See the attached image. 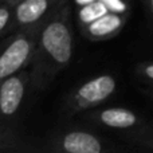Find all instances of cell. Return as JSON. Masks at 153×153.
Masks as SVG:
<instances>
[{"label":"cell","mask_w":153,"mask_h":153,"mask_svg":"<svg viewBox=\"0 0 153 153\" xmlns=\"http://www.w3.org/2000/svg\"><path fill=\"white\" fill-rule=\"evenodd\" d=\"M71 23L70 7L66 1L54 10V15L48 16L36 35V43L31 61L30 83L38 90L46 89L59 71L69 66L73 56Z\"/></svg>","instance_id":"obj_1"},{"label":"cell","mask_w":153,"mask_h":153,"mask_svg":"<svg viewBox=\"0 0 153 153\" xmlns=\"http://www.w3.org/2000/svg\"><path fill=\"white\" fill-rule=\"evenodd\" d=\"M38 31V27L24 28V31L15 35L0 51V81L19 73L31 63Z\"/></svg>","instance_id":"obj_2"},{"label":"cell","mask_w":153,"mask_h":153,"mask_svg":"<svg viewBox=\"0 0 153 153\" xmlns=\"http://www.w3.org/2000/svg\"><path fill=\"white\" fill-rule=\"evenodd\" d=\"M116 78L110 74L98 75L85 82L75 90V93L67 101L70 111L76 113V111L86 110V109H90L103 102L116 91Z\"/></svg>","instance_id":"obj_3"},{"label":"cell","mask_w":153,"mask_h":153,"mask_svg":"<svg viewBox=\"0 0 153 153\" xmlns=\"http://www.w3.org/2000/svg\"><path fill=\"white\" fill-rule=\"evenodd\" d=\"M59 3L55 4V0H19L13 8L15 24L22 28L38 27L53 13V8L58 7Z\"/></svg>","instance_id":"obj_4"},{"label":"cell","mask_w":153,"mask_h":153,"mask_svg":"<svg viewBox=\"0 0 153 153\" xmlns=\"http://www.w3.org/2000/svg\"><path fill=\"white\" fill-rule=\"evenodd\" d=\"M27 78L26 73H16L0 81V114L4 117L13 116L19 110L24 97Z\"/></svg>","instance_id":"obj_5"},{"label":"cell","mask_w":153,"mask_h":153,"mask_svg":"<svg viewBox=\"0 0 153 153\" xmlns=\"http://www.w3.org/2000/svg\"><path fill=\"white\" fill-rule=\"evenodd\" d=\"M126 23V16L124 13L110 12L100 16L91 23L85 24V34L93 40H103L113 38L124 28Z\"/></svg>","instance_id":"obj_6"},{"label":"cell","mask_w":153,"mask_h":153,"mask_svg":"<svg viewBox=\"0 0 153 153\" xmlns=\"http://www.w3.org/2000/svg\"><path fill=\"white\" fill-rule=\"evenodd\" d=\"M61 149L67 153H101L102 141L97 136L85 130H71L61 140Z\"/></svg>","instance_id":"obj_7"},{"label":"cell","mask_w":153,"mask_h":153,"mask_svg":"<svg viewBox=\"0 0 153 153\" xmlns=\"http://www.w3.org/2000/svg\"><path fill=\"white\" fill-rule=\"evenodd\" d=\"M97 122L114 129H128L138 122V117L129 109L109 108L95 114Z\"/></svg>","instance_id":"obj_8"},{"label":"cell","mask_w":153,"mask_h":153,"mask_svg":"<svg viewBox=\"0 0 153 153\" xmlns=\"http://www.w3.org/2000/svg\"><path fill=\"white\" fill-rule=\"evenodd\" d=\"M109 10L101 0H94V1L89 3V4L81 5L79 10V20H81L82 26L91 23L93 20L98 19L100 16L108 13Z\"/></svg>","instance_id":"obj_9"},{"label":"cell","mask_w":153,"mask_h":153,"mask_svg":"<svg viewBox=\"0 0 153 153\" xmlns=\"http://www.w3.org/2000/svg\"><path fill=\"white\" fill-rule=\"evenodd\" d=\"M13 8L15 5H13L12 0H7L0 4V34L10 27L13 16Z\"/></svg>","instance_id":"obj_10"},{"label":"cell","mask_w":153,"mask_h":153,"mask_svg":"<svg viewBox=\"0 0 153 153\" xmlns=\"http://www.w3.org/2000/svg\"><path fill=\"white\" fill-rule=\"evenodd\" d=\"M101 1L108 7V10L110 12H117V13L128 12V4L124 0H101Z\"/></svg>","instance_id":"obj_11"},{"label":"cell","mask_w":153,"mask_h":153,"mask_svg":"<svg viewBox=\"0 0 153 153\" xmlns=\"http://www.w3.org/2000/svg\"><path fill=\"white\" fill-rule=\"evenodd\" d=\"M137 70L145 79L153 81V63H143L138 66Z\"/></svg>","instance_id":"obj_12"},{"label":"cell","mask_w":153,"mask_h":153,"mask_svg":"<svg viewBox=\"0 0 153 153\" xmlns=\"http://www.w3.org/2000/svg\"><path fill=\"white\" fill-rule=\"evenodd\" d=\"M13 144H15V141L12 138L0 134V149H13L15 148Z\"/></svg>","instance_id":"obj_13"},{"label":"cell","mask_w":153,"mask_h":153,"mask_svg":"<svg viewBox=\"0 0 153 153\" xmlns=\"http://www.w3.org/2000/svg\"><path fill=\"white\" fill-rule=\"evenodd\" d=\"M76 3H78L79 5H85V4H89V3L94 1V0H75Z\"/></svg>","instance_id":"obj_14"},{"label":"cell","mask_w":153,"mask_h":153,"mask_svg":"<svg viewBox=\"0 0 153 153\" xmlns=\"http://www.w3.org/2000/svg\"><path fill=\"white\" fill-rule=\"evenodd\" d=\"M143 144L144 145H148V146H151V148H153V140H143Z\"/></svg>","instance_id":"obj_15"},{"label":"cell","mask_w":153,"mask_h":153,"mask_svg":"<svg viewBox=\"0 0 153 153\" xmlns=\"http://www.w3.org/2000/svg\"><path fill=\"white\" fill-rule=\"evenodd\" d=\"M148 5H149V8H151L152 15H153V0H148Z\"/></svg>","instance_id":"obj_16"}]
</instances>
